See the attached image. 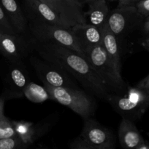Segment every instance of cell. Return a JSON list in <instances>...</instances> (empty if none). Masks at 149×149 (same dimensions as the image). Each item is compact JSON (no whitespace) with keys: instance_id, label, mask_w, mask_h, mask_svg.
<instances>
[{"instance_id":"32","label":"cell","mask_w":149,"mask_h":149,"mask_svg":"<svg viewBox=\"0 0 149 149\" xmlns=\"http://www.w3.org/2000/svg\"><path fill=\"white\" fill-rule=\"evenodd\" d=\"M96 1V0H86V4H88L89 2H91V1Z\"/></svg>"},{"instance_id":"4","label":"cell","mask_w":149,"mask_h":149,"mask_svg":"<svg viewBox=\"0 0 149 149\" xmlns=\"http://www.w3.org/2000/svg\"><path fill=\"white\" fill-rule=\"evenodd\" d=\"M85 57L98 74L110 94L126 93L128 85L117 72L102 45H97L85 52Z\"/></svg>"},{"instance_id":"2","label":"cell","mask_w":149,"mask_h":149,"mask_svg":"<svg viewBox=\"0 0 149 149\" xmlns=\"http://www.w3.org/2000/svg\"><path fill=\"white\" fill-rule=\"evenodd\" d=\"M21 3L28 21H42L65 28L87 23L83 10L55 7L42 0H21Z\"/></svg>"},{"instance_id":"11","label":"cell","mask_w":149,"mask_h":149,"mask_svg":"<svg viewBox=\"0 0 149 149\" xmlns=\"http://www.w3.org/2000/svg\"><path fill=\"white\" fill-rule=\"evenodd\" d=\"M29 82V74L24 64L10 63L5 78L4 97L8 99L23 97L24 90Z\"/></svg>"},{"instance_id":"29","label":"cell","mask_w":149,"mask_h":149,"mask_svg":"<svg viewBox=\"0 0 149 149\" xmlns=\"http://www.w3.org/2000/svg\"><path fill=\"white\" fill-rule=\"evenodd\" d=\"M142 46H143L146 50H148L149 52V36L145 38V39L142 42Z\"/></svg>"},{"instance_id":"10","label":"cell","mask_w":149,"mask_h":149,"mask_svg":"<svg viewBox=\"0 0 149 149\" xmlns=\"http://www.w3.org/2000/svg\"><path fill=\"white\" fill-rule=\"evenodd\" d=\"M32 50L29 39L25 36L0 32V54L10 63H23Z\"/></svg>"},{"instance_id":"26","label":"cell","mask_w":149,"mask_h":149,"mask_svg":"<svg viewBox=\"0 0 149 149\" xmlns=\"http://www.w3.org/2000/svg\"><path fill=\"white\" fill-rule=\"evenodd\" d=\"M149 108V90L147 91V95H146L145 100V103L143 104V109H142V111H143V113H145L146 110Z\"/></svg>"},{"instance_id":"7","label":"cell","mask_w":149,"mask_h":149,"mask_svg":"<svg viewBox=\"0 0 149 149\" xmlns=\"http://www.w3.org/2000/svg\"><path fill=\"white\" fill-rule=\"evenodd\" d=\"M28 59L42 84L53 87H78L77 80L58 65L37 55H29Z\"/></svg>"},{"instance_id":"3","label":"cell","mask_w":149,"mask_h":149,"mask_svg":"<svg viewBox=\"0 0 149 149\" xmlns=\"http://www.w3.org/2000/svg\"><path fill=\"white\" fill-rule=\"evenodd\" d=\"M50 95V99L67 106L83 119L93 117L96 109V101L91 94L80 87H53L43 84Z\"/></svg>"},{"instance_id":"14","label":"cell","mask_w":149,"mask_h":149,"mask_svg":"<svg viewBox=\"0 0 149 149\" xmlns=\"http://www.w3.org/2000/svg\"><path fill=\"white\" fill-rule=\"evenodd\" d=\"M1 6L13 27L18 34L28 39V20L22 7L16 0H0Z\"/></svg>"},{"instance_id":"15","label":"cell","mask_w":149,"mask_h":149,"mask_svg":"<svg viewBox=\"0 0 149 149\" xmlns=\"http://www.w3.org/2000/svg\"><path fill=\"white\" fill-rule=\"evenodd\" d=\"M120 145L124 148L140 149L145 140L132 120L122 117L118 132Z\"/></svg>"},{"instance_id":"12","label":"cell","mask_w":149,"mask_h":149,"mask_svg":"<svg viewBox=\"0 0 149 149\" xmlns=\"http://www.w3.org/2000/svg\"><path fill=\"white\" fill-rule=\"evenodd\" d=\"M13 123L17 135L28 147L43 136L51 127V123L48 121H44L37 124L23 120L13 121Z\"/></svg>"},{"instance_id":"8","label":"cell","mask_w":149,"mask_h":149,"mask_svg":"<svg viewBox=\"0 0 149 149\" xmlns=\"http://www.w3.org/2000/svg\"><path fill=\"white\" fill-rule=\"evenodd\" d=\"M145 19L135 6L117 7L110 11L107 25L118 41L143 27Z\"/></svg>"},{"instance_id":"21","label":"cell","mask_w":149,"mask_h":149,"mask_svg":"<svg viewBox=\"0 0 149 149\" xmlns=\"http://www.w3.org/2000/svg\"><path fill=\"white\" fill-rule=\"evenodd\" d=\"M51 5L72 10H83V4L77 0H42Z\"/></svg>"},{"instance_id":"18","label":"cell","mask_w":149,"mask_h":149,"mask_svg":"<svg viewBox=\"0 0 149 149\" xmlns=\"http://www.w3.org/2000/svg\"><path fill=\"white\" fill-rule=\"evenodd\" d=\"M23 96L31 102L34 103H42L50 99V95L46 88L36 83L29 81L23 93Z\"/></svg>"},{"instance_id":"17","label":"cell","mask_w":149,"mask_h":149,"mask_svg":"<svg viewBox=\"0 0 149 149\" xmlns=\"http://www.w3.org/2000/svg\"><path fill=\"white\" fill-rule=\"evenodd\" d=\"M89 10L84 12L90 24L102 29L108 21L110 10L105 0H96L88 3Z\"/></svg>"},{"instance_id":"23","label":"cell","mask_w":149,"mask_h":149,"mask_svg":"<svg viewBox=\"0 0 149 149\" xmlns=\"http://www.w3.org/2000/svg\"><path fill=\"white\" fill-rule=\"evenodd\" d=\"M135 7L145 18L149 15V0H140L137 3Z\"/></svg>"},{"instance_id":"13","label":"cell","mask_w":149,"mask_h":149,"mask_svg":"<svg viewBox=\"0 0 149 149\" xmlns=\"http://www.w3.org/2000/svg\"><path fill=\"white\" fill-rule=\"evenodd\" d=\"M78 39L83 52L90 48L102 44L103 33L102 29L93 26L90 23H80L70 28Z\"/></svg>"},{"instance_id":"34","label":"cell","mask_w":149,"mask_h":149,"mask_svg":"<svg viewBox=\"0 0 149 149\" xmlns=\"http://www.w3.org/2000/svg\"><path fill=\"white\" fill-rule=\"evenodd\" d=\"M110 1H115V0H110Z\"/></svg>"},{"instance_id":"9","label":"cell","mask_w":149,"mask_h":149,"mask_svg":"<svg viewBox=\"0 0 149 149\" xmlns=\"http://www.w3.org/2000/svg\"><path fill=\"white\" fill-rule=\"evenodd\" d=\"M146 95L147 91L145 90L137 87L128 86L125 93L121 95L110 94L107 101L122 117L131 119L133 115L143 114L142 109Z\"/></svg>"},{"instance_id":"33","label":"cell","mask_w":149,"mask_h":149,"mask_svg":"<svg viewBox=\"0 0 149 149\" xmlns=\"http://www.w3.org/2000/svg\"><path fill=\"white\" fill-rule=\"evenodd\" d=\"M145 20H149V15L148 16V17H145Z\"/></svg>"},{"instance_id":"24","label":"cell","mask_w":149,"mask_h":149,"mask_svg":"<svg viewBox=\"0 0 149 149\" xmlns=\"http://www.w3.org/2000/svg\"><path fill=\"white\" fill-rule=\"evenodd\" d=\"M136 87L143 90H145V91L149 90V74L144 79H143L141 81H139Z\"/></svg>"},{"instance_id":"20","label":"cell","mask_w":149,"mask_h":149,"mask_svg":"<svg viewBox=\"0 0 149 149\" xmlns=\"http://www.w3.org/2000/svg\"><path fill=\"white\" fill-rule=\"evenodd\" d=\"M13 121L7 119L4 115L0 117V139L16 135Z\"/></svg>"},{"instance_id":"22","label":"cell","mask_w":149,"mask_h":149,"mask_svg":"<svg viewBox=\"0 0 149 149\" xmlns=\"http://www.w3.org/2000/svg\"><path fill=\"white\" fill-rule=\"evenodd\" d=\"M0 32L8 34H18L10 23L1 3H0Z\"/></svg>"},{"instance_id":"31","label":"cell","mask_w":149,"mask_h":149,"mask_svg":"<svg viewBox=\"0 0 149 149\" xmlns=\"http://www.w3.org/2000/svg\"><path fill=\"white\" fill-rule=\"evenodd\" d=\"M77 1H80V2L82 3V4H86V0H77Z\"/></svg>"},{"instance_id":"6","label":"cell","mask_w":149,"mask_h":149,"mask_svg":"<svg viewBox=\"0 0 149 149\" xmlns=\"http://www.w3.org/2000/svg\"><path fill=\"white\" fill-rule=\"evenodd\" d=\"M116 140L112 132L93 117L84 119L83 130L70 143L71 149H113Z\"/></svg>"},{"instance_id":"30","label":"cell","mask_w":149,"mask_h":149,"mask_svg":"<svg viewBox=\"0 0 149 149\" xmlns=\"http://www.w3.org/2000/svg\"><path fill=\"white\" fill-rule=\"evenodd\" d=\"M140 149H149V142L145 141L144 143L140 146Z\"/></svg>"},{"instance_id":"25","label":"cell","mask_w":149,"mask_h":149,"mask_svg":"<svg viewBox=\"0 0 149 149\" xmlns=\"http://www.w3.org/2000/svg\"><path fill=\"white\" fill-rule=\"evenodd\" d=\"M118 7H126V6H135L140 0H118Z\"/></svg>"},{"instance_id":"27","label":"cell","mask_w":149,"mask_h":149,"mask_svg":"<svg viewBox=\"0 0 149 149\" xmlns=\"http://www.w3.org/2000/svg\"><path fill=\"white\" fill-rule=\"evenodd\" d=\"M142 29H143V31L146 34L149 35V20H145Z\"/></svg>"},{"instance_id":"28","label":"cell","mask_w":149,"mask_h":149,"mask_svg":"<svg viewBox=\"0 0 149 149\" xmlns=\"http://www.w3.org/2000/svg\"><path fill=\"white\" fill-rule=\"evenodd\" d=\"M4 99L3 97H0V117L4 115Z\"/></svg>"},{"instance_id":"19","label":"cell","mask_w":149,"mask_h":149,"mask_svg":"<svg viewBox=\"0 0 149 149\" xmlns=\"http://www.w3.org/2000/svg\"><path fill=\"white\" fill-rule=\"evenodd\" d=\"M28 148L27 146L17 135L0 139V149H22Z\"/></svg>"},{"instance_id":"16","label":"cell","mask_w":149,"mask_h":149,"mask_svg":"<svg viewBox=\"0 0 149 149\" xmlns=\"http://www.w3.org/2000/svg\"><path fill=\"white\" fill-rule=\"evenodd\" d=\"M103 39L102 47L105 49L107 55L112 61L117 72L121 75V61L120 55V48L118 42L115 35L110 30L108 25H105L102 29Z\"/></svg>"},{"instance_id":"5","label":"cell","mask_w":149,"mask_h":149,"mask_svg":"<svg viewBox=\"0 0 149 149\" xmlns=\"http://www.w3.org/2000/svg\"><path fill=\"white\" fill-rule=\"evenodd\" d=\"M28 22V30L30 38L40 43H55L64 45L85 56L78 39L70 28L36 20H29Z\"/></svg>"},{"instance_id":"1","label":"cell","mask_w":149,"mask_h":149,"mask_svg":"<svg viewBox=\"0 0 149 149\" xmlns=\"http://www.w3.org/2000/svg\"><path fill=\"white\" fill-rule=\"evenodd\" d=\"M28 39L39 56L67 71L92 95L108 100L110 93L84 55L64 45L40 43L29 36Z\"/></svg>"}]
</instances>
